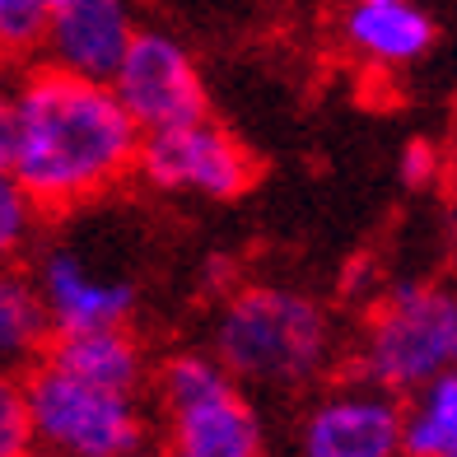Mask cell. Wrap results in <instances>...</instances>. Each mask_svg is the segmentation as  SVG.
Listing matches in <instances>:
<instances>
[{
	"mask_svg": "<svg viewBox=\"0 0 457 457\" xmlns=\"http://www.w3.org/2000/svg\"><path fill=\"white\" fill-rule=\"evenodd\" d=\"M10 178L37 215L79 211L136 169L140 131L108 85L33 66L10 89Z\"/></svg>",
	"mask_w": 457,
	"mask_h": 457,
	"instance_id": "6da1fadb",
	"label": "cell"
},
{
	"mask_svg": "<svg viewBox=\"0 0 457 457\" xmlns=\"http://www.w3.org/2000/svg\"><path fill=\"white\" fill-rule=\"evenodd\" d=\"M37 228V211L29 205V196L14 187L10 173H0V262H10L14 253H24L29 238Z\"/></svg>",
	"mask_w": 457,
	"mask_h": 457,
	"instance_id": "e0dca14e",
	"label": "cell"
},
{
	"mask_svg": "<svg viewBox=\"0 0 457 457\" xmlns=\"http://www.w3.org/2000/svg\"><path fill=\"white\" fill-rule=\"evenodd\" d=\"M211 355L234 383L303 387L331 360L327 308L289 285H247L224 299L211 331Z\"/></svg>",
	"mask_w": 457,
	"mask_h": 457,
	"instance_id": "7a4b0ae2",
	"label": "cell"
},
{
	"mask_svg": "<svg viewBox=\"0 0 457 457\" xmlns=\"http://www.w3.org/2000/svg\"><path fill=\"white\" fill-rule=\"evenodd\" d=\"M37 434L24 397V378H0V457H33Z\"/></svg>",
	"mask_w": 457,
	"mask_h": 457,
	"instance_id": "2e32d148",
	"label": "cell"
},
{
	"mask_svg": "<svg viewBox=\"0 0 457 457\" xmlns=\"http://www.w3.org/2000/svg\"><path fill=\"white\" fill-rule=\"evenodd\" d=\"M345 47L378 71H397L425 61L439 43L434 14L411 0H355L341 19Z\"/></svg>",
	"mask_w": 457,
	"mask_h": 457,
	"instance_id": "8fae6325",
	"label": "cell"
},
{
	"mask_svg": "<svg viewBox=\"0 0 457 457\" xmlns=\"http://www.w3.org/2000/svg\"><path fill=\"white\" fill-rule=\"evenodd\" d=\"M10 136H14V117H10V94L0 89V173H10Z\"/></svg>",
	"mask_w": 457,
	"mask_h": 457,
	"instance_id": "d6986e66",
	"label": "cell"
},
{
	"mask_svg": "<svg viewBox=\"0 0 457 457\" xmlns=\"http://www.w3.org/2000/svg\"><path fill=\"white\" fill-rule=\"evenodd\" d=\"M434 169H439V154H434V145L411 140V145H406V154H402V178H406L411 187H420V182L434 178Z\"/></svg>",
	"mask_w": 457,
	"mask_h": 457,
	"instance_id": "ac0fdd59",
	"label": "cell"
},
{
	"mask_svg": "<svg viewBox=\"0 0 457 457\" xmlns=\"http://www.w3.org/2000/svg\"><path fill=\"white\" fill-rule=\"evenodd\" d=\"M136 37V19L121 0H52L43 66L108 85Z\"/></svg>",
	"mask_w": 457,
	"mask_h": 457,
	"instance_id": "30bf717a",
	"label": "cell"
},
{
	"mask_svg": "<svg viewBox=\"0 0 457 457\" xmlns=\"http://www.w3.org/2000/svg\"><path fill=\"white\" fill-rule=\"evenodd\" d=\"M402 457H457V369L406 397Z\"/></svg>",
	"mask_w": 457,
	"mask_h": 457,
	"instance_id": "5bb4252c",
	"label": "cell"
},
{
	"mask_svg": "<svg viewBox=\"0 0 457 457\" xmlns=\"http://www.w3.org/2000/svg\"><path fill=\"white\" fill-rule=\"evenodd\" d=\"M47 364L71 373V378L121 392V397H140L145 387V350L131 337V327H103V331H75V337H52Z\"/></svg>",
	"mask_w": 457,
	"mask_h": 457,
	"instance_id": "7c38bea8",
	"label": "cell"
},
{
	"mask_svg": "<svg viewBox=\"0 0 457 457\" xmlns=\"http://www.w3.org/2000/svg\"><path fill=\"white\" fill-rule=\"evenodd\" d=\"M453 169H457V163H453ZM453 243H457V220H453Z\"/></svg>",
	"mask_w": 457,
	"mask_h": 457,
	"instance_id": "44dd1931",
	"label": "cell"
},
{
	"mask_svg": "<svg viewBox=\"0 0 457 457\" xmlns=\"http://www.w3.org/2000/svg\"><path fill=\"white\" fill-rule=\"evenodd\" d=\"M159 192H192L205 201H234L257 182V159L253 150L220 127L215 117H201L192 127L140 136L136 169Z\"/></svg>",
	"mask_w": 457,
	"mask_h": 457,
	"instance_id": "52a82bcc",
	"label": "cell"
},
{
	"mask_svg": "<svg viewBox=\"0 0 457 457\" xmlns=\"http://www.w3.org/2000/svg\"><path fill=\"white\" fill-rule=\"evenodd\" d=\"M24 397L33 415L37 448L56 457H127L145 448L140 397L103 392L52 369L47 360L24 373Z\"/></svg>",
	"mask_w": 457,
	"mask_h": 457,
	"instance_id": "5b68a950",
	"label": "cell"
},
{
	"mask_svg": "<svg viewBox=\"0 0 457 457\" xmlns=\"http://www.w3.org/2000/svg\"><path fill=\"white\" fill-rule=\"evenodd\" d=\"M117 108L131 117L140 136L178 131L211 117V94L187 52L169 29H136L117 75L108 79Z\"/></svg>",
	"mask_w": 457,
	"mask_h": 457,
	"instance_id": "8992f818",
	"label": "cell"
},
{
	"mask_svg": "<svg viewBox=\"0 0 457 457\" xmlns=\"http://www.w3.org/2000/svg\"><path fill=\"white\" fill-rule=\"evenodd\" d=\"M52 322L29 271L0 266V378H24L47 360Z\"/></svg>",
	"mask_w": 457,
	"mask_h": 457,
	"instance_id": "4fadbf2b",
	"label": "cell"
},
{
	"mask_svg": "<svg viewBox=\"0 0 457 457\" xmlns=\"http://www.w3.org/2000/svg\"><path fill=\"white\" fill-rule=\"evenodd\" d=\"M457 369V289L444 280H397L373 303L355 373L360 383L411 397Z\"/></svg>",
	"mask_w": 457,
	"mask_h": 457,
	"instance_id": "3957f363",
	"label": "cell"
},
{
	"mask_svg": "<svg viewBox=\"0 0 457 457\" xmlns=\"http://www.w3.org/2000/svg\"><path fill=\"white\" fill-rule=\"evenodd\" d=\"M299 457H402V402L369 383L322 392L299 425Z\"/></svg>",
	"mask_w": 457,
	"mask_h": 457,
	"instance_id": "9c48e42d",
	"label": "cell"
},
{
	"mask_svg": "<svg viewBox=\"0 0 457 457\" xmlns=\"http://www.w3.org/2000/svg\"><path fill=\"white\" fill-rule=\"evenodd\" d=\"M127 457H163L159 448H136V453H127Z\"/></svg>",
	"mask_w": 457,
	"mask_h": 457,
	"instance_id": "ffe728a7",
	"label": "cell"
},
{
	"mask_svg": "<svg viewBox=\"0 0 457 457\" xmlns=\"http://www.w3.org/2000/svg\"><path fill=\"white\" fill-rule=\"evenodd\" d=\"M52 0H0V61L43 56Z\"/></svg>",
	"mask_w": 457,
	"mask_h": 457,
	"instance_id": "9a60e30c",
	"label": "cell"
},
{
	"mask_svg": "<svg viewBox=\"0 0 457 457\" xmlns=\"http://www.w3.org/2000/svg\"><path fill=\"white\" fill-rule=\"evenodd\" d=\"M159 402L169 415L163 457H266L262 411L211 350H178L163 360Z\"/></svg>",
	"mask_w": 457,
	"mask_h": 457,
	"instance_id": "277c9868",
	"label": "cell"
},
{
	"mask_svg": "<svg viewBox=\"0 0 457 457\" xmlns=\"http://www.w3.org/2000/svg\"><path fill=\"white\" fill-rule=\"evenodd\" d=\"M43 313L52 322V337H75V331H103V327H127L136 313V285L117 280L79 253L71 243H52L37 253L29 271Z\"/></svg>",
	"mask_w": 457,
	"mask_h": 457,
	"instance_id": "ba28073f",
	"label": "cell"
}]
</instances>
